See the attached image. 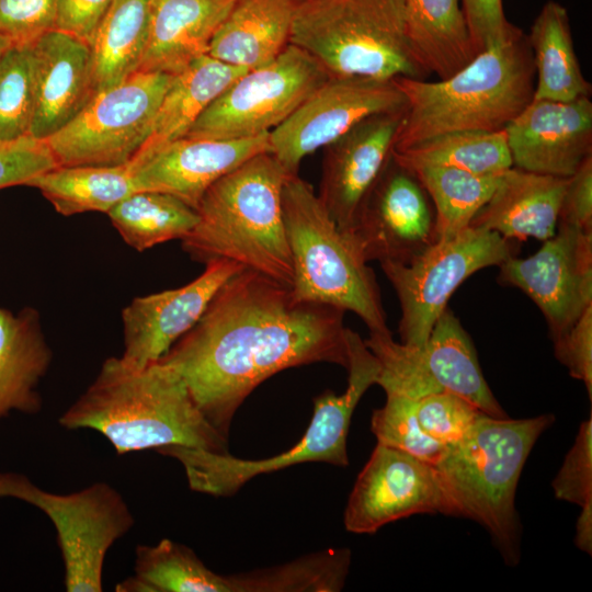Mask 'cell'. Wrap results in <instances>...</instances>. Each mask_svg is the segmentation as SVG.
I'll return each instance as SVG.
<instances>
[{
  "instance_id": "7c38bea8",
  "label": "cell",
  "mask_w": 592,
  "mask_h": 592,
  "mask_svg": "<svg viewBox=\"0 0 592 592\" xmlns=\"http://www.w3.org/2000/svg\"><path fill=\"white\" fill-rule=\"evenodd\" d=\"M329 78L316 59L289 44L273 61L237 78L185 137L242 139L270 134Z\"/></svg>"
},
{
  "instance_id": "2e32d148",
  "label": "cell",
  "mask_w": 592,
  "mask_h": 592,
  "mask_svg": "<svg viewBox=\"0 0 592 592\" xmlns=\"http://www.w3.org/2000/svg\"><path fill=\"white\" fill-rule=\"evenodd\" d=\"M557 227L533 255H513L499 265V278L522 289L538 306L551 340L592 306V234Z\"/></svg>"
},
{
  "instance_id": "3957f363",
  "label": "cell",
  "mask_w": 592,
  "mask_h": 592,
  "mask_svg": "<svg viewBox=\"0 0 592 592\" xmlns=\"http://www.w3.org/2000/svg\"><path fill=\"white\" fill-rule=\"evenodd\" d=\"M535 80L527 34L520 27L446 79L396 78L407 106L392 151L447 133L503 130L532 101Z\"/></svg>"
},
{
  "instance_id": "836d02e7",
  "label": "cell",
  "mask_w": 592,
  "mask_h": 592,
  "mask_svg": "<svg viewBox=\"0 0 592 592\" xmlns=\"http://www.w3.org/2000/svg\"><path fill=\"white\" fill-rule=\"evenodd\" d=\"M392 158L407 169L436 166L477 174H499L513 166L504 129L439 135L405 150L392 151Z\"/></svg>"
},
{
  "instance_id": "e0dca14e",
  "label": "cell",
  "mask_w": 592,
  "mask_h": 592,
  "mask_svg": "<svg viewBox=\"0 0 592 592\" xmlns=\"http://www.w3.org/2000/svg\"><path fill=\"white\" fill-rule=\"evenodd\" d=\"M205 265L204 272L189 284L136 297L123 309L122 361L134 367L159 361L194 327L223 284L244 269L227 260Z\"/></svg>"
},
{
  "instance_id": "277c9868",
  "label": "cell",
  "mask_w": 592,
  "mask_h": 592,
  "mask_svg": "<svg viewBox=\"0 0 592 592\" xmlns=\"http://www.w3.org/2000/svg\"><path fill=\"white\" fill-rule=\"evenodd\" d=\"M287 177L266 151L217 180L196 208L197 223L181 240L183 250L196 262L232 261L292 288L282 204Z\"/></svg>"
},
{
  "instance_id": "603a6c76",
  "label": "cell",
  "mask_w": 592,
  "mask_h": 592,
  "mask_svg": "<svg viewBox=\"0 0 592 592\" xmlns=\"http://www.w3.org/2000/svg\"><path fill=\"white\" fill-rule=\"evenodd\" d=\"M568 179L512 166L502 172L496 191L473 218L470 227L497 232L508 240L545 241L556 234Z\"/></svg>"
},
{
  "instance_id": "8d00e7d4",
  "label": "cell",
  "mask_w": 592,
  "mask_h": 592,
  "mask_svg": "<svg viewBox=\"0 0 592 592\" xmlns=\"http://www.w3.org/2000/svg\"><path fill=\"white\" fill-rule=\"evenodd\" d=\"M371 430L377 443L406 452L433 466L447 448L421 430L415 399L405 396L386 395L385 405L373 412Z\"/></svg>"
},
{
  "instance_id": "f6af8a7d",
  "label": "cell",
  "mask_w": 592,
  "mask_h": 592,
  "mask_svg": "<svg viewBox=\"0 0 592 592\" xmlns=\"http://www.w3.org/2000/svg\"><path fill=\"white\" fill-rule=\"evenodd\" d=\"M558 224L592 234V157H589L568 179Z\"/></svg>"
},
{
  "instance_id": "f35d334b",
  "label": "cell",
  "mask_w": 592,
  "mask_h": 592,
  "mask_svg": "<svg viewBox=\"0 0 592 592\" xmlns=\"http://www.w3.org/2000/svg\"><path fill=\"white\" fill-rule=\"evenodd\" d=\"M551 487L559 500L579 506L592 501V413L581 423Z\"/></svg>"
},
{
  "instance_id": "f546056e",
  "label": "cell",
  "mask_w": 592,
  "mask_h": 592,
  "mask_svg": "<svg viewBox=\"0 0 592 592\" xmlns=\"http://www.w3.org/2000/svg\"><path fill=\"white\" fill-rule=\"evenodd\" d=\"M116 592H238L236 574L215 572L189 547L163 538L135 549L134 574Z\"/></svg>"
},
{
  "instance_id": "ac0fdd59",
  "label": "cell",
  "mask_w": 592,
  "mask_h": 592,
  "mask_svg": "<svg viewBox=\"0 0 592 592\" xmlns=\"http://www.w3.org/2000/svg\"><path fill=\"white\" fill-rule=\"evenodd\" d=\"M504 132L513 167L570 178L592 157V102L532 99Z\"/></svg>"
},
{
  "instance_id": "cb8c5ba5",
  "label": "cell",
  "mask_w": 592,
  "mask_h": 592,
  "mask_svg": "<svg viewBox=\"0 0 592 592\" xmlns=\"http://www.w3.org/2000/svg\"><path fill=\"white\" fill-rule=\"evenodd\" d=\"M52 358L37 310L26 307L12 314L0 307V420L11 412L42 411L37 388Z\"/></svg>"
},
{
  "instance_id": "5b68a950",
  "label": "cell",
  "mask_w": 592,
  "mask_h": 592,
  "mask_svg": "<svg viewBox=\"0 0 592 592\" xmlns=\"http://www.w3.org/2000/svg\"><path fill=\"white\" fill-rule=\"evenodd\" d=\"M554 420L550 413L528 419L481 413L434 466L452 515L482 525L509 565L520 560L517 482L533 446Z\"/></svg>"
},
{
  "instance_id": "d590c367",
  "label": "cell",
  "mask_w": 592,
  "mask_h": 592,
  "mask_svg": "<svg viewBox=\"0 0 592 592\" xmlns=\"http://www.w3.org/2000/svg\"><path fill=\"white\" fill-rule=\"evenodd\" d=\"M34 113L31 44H12L0 58V141L27 136Z\"/></svg>"
},
{
  "instance_id": "52a82bcc",
  "label": "cell",
  "mask_w": 592,
  "mask_h": 592,
  "mask_svg": "<svg viewBox=\"0 0 592 592\" xmlns=\"http://www.w3.org/2000/svg\"><path fill=\"white\" fill-rule=\"evenodd\" d=\"M282 204L294 294L303 300L353 311L369 331H389L374 272L310 184L298 174H288Z\"/></svg>"
},
{
  "instance_id": "d6a6232c",
  "label": "cell",
  "mask_w": 592,
  "mask_h": 592,
  "mask_svg": "<svg viewBox=\"0 0 592 592\" xmlns=\"http://www.w3.org/2000/svg\"><path fill=\"white\" fill-rule=\"evenodd\" d=\"M408 170L417 177L432 202L437 241L453 238L470 226L492 196L502 174H477L436 166Z\"/></svg>"
},
{
  "instance_id": "83f0119b",
  "label": "cell",
  "mask_w": 592,
  "mask_h": 592,
  "mask_svg": "<svg viewBox=\"0 0 592 592\" xmlns=\"http://www.w3.org/2000/svg\"><path fill=\"white\" fill-rule=\"evenodd\" d=\"M403 2L409 48L428 75L446 79L477 56L460 0Z\"/></svg>"
},
{
  "instance_id": "7bdbcfd3",
  "label": "cell",
  "mask_w": 592,
  "mask_h": 592,
  "mask_svg": "<svg viewBox=\"0 0 592 592\" xmlns=\"http://www.w3.org/2000/svg\"><path fill=\"white\" fill-rule=\"evenodd\" d=\"M477 53L506 38L517 27L504 15L502 0H460Z\"/></svg>"
},
{
  "instance_id": "74e56055",
  "label": "cell",
  "mask_w": 592,
  "mask_h": 592,
  "mask_svg": "<svg viewBox=\"0 0 592 592\" xmlns=\"http://www.w3.org/2000/svg\"><path fill=\"white\" fill-rule=\"evenodd\" d=\"M415 413L428 436L449 446L467 434L482 412L459 396L442 391L415 399Z\"/></svg>"
},
{
  "instance_id": "e575fe53",
  "label": "cell",
  "mask_w": 592,
  "mask_h": 592,
  "mask_svg": "<svg viewBox=\"0 0 592 592\" xmlns=\"http://www.w3.org/2000/svg\"><path fill=\"white\" fill-rule=\"evenodd\" d=\"M124 241L141 252L170 240H182L196 225L197 212L160 192L138 191L107 213Z\"/></svg>"
},
{
  "instance_id": "b9f144b4",
  "label": "cell",
  "mask_w": 592,
  "mask_h": 592,
  "mask_svg": "<svg viewBox=\"0 0 592 592\" xmlns=\"http://www.w3.org/2000/svg\"><path fill=\"white\" fill-rule=\"evenodd\" d=\"M557 360L583 382L592 399V306L561 335L553 339Z\"/></svg>"
},
{
  "instance_id": "ffe728a7",
  "label": "cell",
  "mask_w": 592,
  "mask_h": 592,
  "mask_svg": "<svg viewBox=\"0 0 592 592\" xmlns=\"http://www.w3.org/2000/svg\"><path fill=\"white\" fill-rule=\"evenodd\" d=\"M270 151L269 134L242 139H177L133 164L138 191L172 195L196 209L206 191L251 157Z\"/></svg>"
},
{
  "instance_id": "c3c4849f",
  "label": "cell",
  "mask_w": 592,
  "mask_h": 592,
  "mask_svg": "<svg viewBox=\"0 0 592 592\" xmlns=\"http://www.w3.org/2000/svg\"><path fill=\"white\" fill-rule=\"evenodd\" d=\"M300 1V0H299Z\"/></svg>"
},
{
  "instance_id": "ab89813d",
  "label": "cell",
  "mask_w": 592,
  "mask_h": 592,
  "mask_svg": "<svg viewBox=\"0 0 592 592\" xmlns=\"http://www.w3.org/2000/svg\"><path fill=\"white\" fill-rule=\"evenodd\" d=\"M56 167L45 140L27 135L12 141H0V189L25 185L34 177Z\"/></svg>"
},
{
  "instance_id": "f1b7e54d",
  "label": "cell",
  "mask_w": 592,
  "mask_h": 592,
  "mask_svg": "<svg viewBox=\"0 0 592 592\" xmlns=\"http://www.w3.org/2000/svg\"><path fill=\"white\" fill-rule=\"evenodd\" d=\"M527 38L536 72L534 100L590 98L592 87L581 70L568 11L562 4L547 1L535 18Z\"/></svg>"
},
{
  "instance_id": "d6986e66",
  "label": "cell",
  "mask_w": 592,
  "mask_h": 592,
  "mask_svg": "<svg viewBox=\"0 0 592 592\" xmlns=\"http://www.w3.org/2000/svg\"><path fill=\"white\" fill-rule=\"evenodd\" d=\"M403 111L369 116L323 148L318 197L350 235L367 193L389 161Z\"/></svg>"
},
{
  "instance_id": "7402d4cb",
  "label": "cell",
  "mask_w": 592,
  "mask_h": 592,
  "mask_svg": "<svg viewBox=\"0 0 592 592\" xmlns=\"http://www.w3.org/2000/svg\"><path fill=\"white\" fill-rule=\"evenodd\" d=\"M238 0H152L147 45L137 71L175 76L208 55Z\"/></svg>"
},
{
  "instance_id": "60d3db41",
  "label": "cell",
  "mask_w": 592,
  "mask_h": 592,
  "mask_svg": "<svg viewBox=\"0 0 592 592\" xmlns=\"http://www.w3.org/2000/svg\"><path fill=\"white\" fill-rule=\"evenodd\" d=\"M57 0H0V33L31 44L54 30Z\"/></svg>"
},
{
  "instance_id": "4316f807",
  "label": "cell",
  "mask_w": 592,
  "mask_h": 592,
  "mask_svg": "<svg viewBox=\"0 0 592 592\" xmlns=\"http://www.w3.org/2000/svg\"><path fill=\"white\" fill-rule=\"evenodd\" d=\"M246 71L205 55L173 76L151 132L130 163L136 164L161 147L185 137L210 103Z\"/></svg>"
},
{
  "instance_id": "8992f818",
  "label": "cell",
  "mask_w": 592,
  "mask_h": 592,
  "mask_svg": "<svg viewBox=\"0 0 592 592\" xmlns=\"http://www.w3.org/2000/svg\"><path fill=\"white\" fill-rule=\"evenodd\" d=\"M289 44L308 53L330 77L429 76L410 52L403 0H300Z\"/></svg>"
},
{
  "instance_id": "9c48e42d",
  "label": "cell",
  "mask_w": 592,
  "mask_h": 592,
  "mask_svg": "<svg viewBox=\"0 0 592 592\" xmlns=\"http://www.w3.org/2000/svg\"><path fill=\"white\" fill-rule=\"evenodd\" d=\"M9 498L32 504L50 519L67 592L103 591L106 554L135 524L118 490L98 481L79 491L55 493L42 489L24 474L0 471V499Z\"/></svg>"
},
{
  "instance_id": "4fadbf2b",
  "label": "cell",
  "mask_w": 592,
  "mask_h": 592,
  "mask_svg": "<svg viewBox=\"0 0 592 592\" xmlns=\"http://www.w3.org/2000/svg\"><path fill=\"white\" fill-rule=\"evenodd\" d=\"M406 106L394 80L330 77L269 134L270 152L288 174H297L304 158L363 119Z\"/></svg>"
},
{
  "instance_id": "d4e9b609",
  "label": "cell",
  "mask_w": 592,
  "mask_h": 592,
  "mask_svg": "<svg viewBox=\"0 0 592 592\" xmlns=\"http://www.w3.org/2000/svg\"><path fill=\"white\" fill-rule=\"evenodd\" d=\"M299 0H238L215 33L208 55L251 70L273 61L288 45Z\"/></svg>"
},
{
  "instance_id": "bcb514c9",
  "label": "cell",
  "mask_w": 592,
  "mask_h": 592,
  "mask_svg": "<svg viewBox=\"0 0 592 592\" xmlns=\"http://www.w3.org/2000/svg\"><path fill=\"white\" fill-rule=\"evenodd\" d=\"M574 543L582 551L592 553V501L581 506L577 520Z\"/></svg>"
},
{
  "instance_id": "4dcf8cb0",
  "label": "cell",
  "mask_w": 592,
  "mask_h": 592,
  "mask_svg": "<svg viewBox=\"0 0 592 592\" xmlns=\"http://www.w3.org/2000/svg\"><path fill=\"white\" fill-rule=\"evenodd\" d=\"M152 0H112L91 48L94 94L137 71L149 35Z\"/></svg>"
},
{
  "instance_id": "5bb4252c",
  "label": "cell",
  "mask_w": 592,
  "mask_h": 592,
  "mask_svg": "<svg viewBox=\"0 0 592 592\" xmlns=\"http://www.w3.org/2000/svg\"><path fill=\"white\" fill-rule=\"evenodd\" d=\"M366 262L409 263L437 241L432 202L392 153L364 198L350 235Z\"/></svg>"
},
{
  "instance_id": "1f68e13d",
  "label": "cell",
  "mask_w": 592,
  "mask_h": 592,
  "mask_svg": "<svg viewBox=\"0 0 592 592\" xmlns=\"http://www.w3.org/2000/svg\"><path fill=\"white\" fill-rule=\"evenodd\" d=\"M25 185L38 189L64 216L87 212L107 214L122 200L137 192L130 162L56 167L34 177Z\"/></svg>"
},
{
  "instance_id": "9a60e30c",
  "label": "cell",
  "mask_w": 592,
  "mask_h": 592,
  "mask_svg": "<svg viewBox=\"0 0 592 592\" xmlns=\"http://www.w3.org/2000/svg\"><path fill=\"white\" fill-rule=\"evenodd\" d=\"M422 513L452 515L433 465L377 443L360 471L344 511L354 534H374L391 522Z\"/></svg>"
},
{
  "instance_id": "44dd1931",
  "label": "cell",
  "mask_w": 592,
  "mask_h": 592,
  "mask_svg": "<svg viewBox=\"0 0 592 592\" xmlns=\"http://www.w3.org/2000/svg\"><path fill=\"white\" fill-rule=\"evenodd\" d=\"M34 113L29 135L45 140L68 124L94 95L91 48L52 30L31 43Z\"/></svg>"
},
{
  "instance_id": "30bf717a",
  "label": "cell",
  "mask_w": 592,
  "mask_h": 592,
  "mask_svg": "<svg viewBox=\"0 0 592 592\" xmlns=\"http://www.w3.org/2000/svg\"><path fill=\"white\" fill-rule=\"evenodd\" d=\"M172 77L136 71L94 94L68 124L45 139L57 167L130 162L151 132Z\"/></svg>"
},
{
  "instance_id": "7a4b0ae2",
  "label": "cell",
  "mask_w": 592,
  "mask_h": 592,
  "mask_svg": "<svg viewBox=\"0 0 592 592\" xmlns=\"http://www.w3.org/2000/svg\"><path fill=\"white\" fill-rule=\"evenodd\" d=\"M58 423L101 433L119 455L169 446L228 453L227 436L206 420L182 377L160 361L134 367L106 358Z\"/></svg>"
},
{
  "instance_id": "8fae6325",
  "label": "cell",
  "mask_w": 592,
  "mask_h": 592,
  "mask_svg": "<svg viewBox=\"0 0 592 592\" xmlns=\"http://www.w3.org/2000/svg\"><path fill=\"white\" fill-rule=\"evenodd\" d=\"M513 255L508 239L469 226L453 238L436 241L409 263H380L400 303V342L423 346L460 283Z\"/></svg>"
},
{
  "instance_id": "6da1fadb",
  "label": "cell",
  "mask_w": 592,
  "mask_h": 592,
  "mask_svg": "<svg viewBox=\"0 0 592 592\" xmlns=\"http://www.w3.org/2000/svg\"><path fill=\"white\" fill-rule=\"evenodd\" d=\"M344 312L242 269L159 361L182 377L206 420L227 436L241 403L276 373L319 362L346 368Z\"/></svg>"
},
{
  "instance_id": "ee69618b",
  "label": "cell",
  "mask_w": 592,
  "mask_h": 592,
  "mask_svg": "<svg viewBox=\"0 0 592 592\" xmlns=\"http://www.w3.org/2000/svg\"><path fill=\"white\" fill-rule=\"evenodd\" d=\"M112 0H57L54 30L91 46Z\"/></svg>"
},
{
  "instance_id": "7dc6e473",
  "label": "cell",
  "mask_w": 592,
  "mask_h": 592,
  "mask_svg": "<svg viewBox=\"0 0 592 592\" xmlns=\"http://www.w3.org/2000/svg\"><path fill=\"white\" fill-rule=\"evenodd\" d=\"M12 44V41L8 36L0 33V58Z\"/></svg>"
},
{
  "instance_id": "ba28073f",
  "label": "cell",
  "mask_w": 592,
  "mask_h": 592,
  "mask_svg": "<svg viewBox=\"0 0 592 592\" xmlns=\"http://www.w3.org/2000/svg\"><path fill=\"white\" fill-rule=\"evenodd\" d=\"M345 338L348 386L340 395L326 391L315 398L309 426L293 447L261 459H242L229 453L185 446H169L159 453L181 463L193 491L215 497L231 496L257 476L301 463L348 466L346 439L351 418L365 391L377 384L379 365L360 334L346 328Z\"/></svg>"
},
{
  "instance_id": "484cf974",
  "label": "cell",
  "mask_w": 592,
  "mask_h": 592,
  "mask_svg": "<svg viewBox=\"0 0 592 592\" xmlns=\"http://www.w3.org/2000/svg\"><path fill=\"white\" fill-rule=\"evenodd\" d=\"M419 360L436 391L457 395L487 415L508 418L483 377L471 339L451 309L437 318L419 348Z\"/></svg>"
}]
</instances>
